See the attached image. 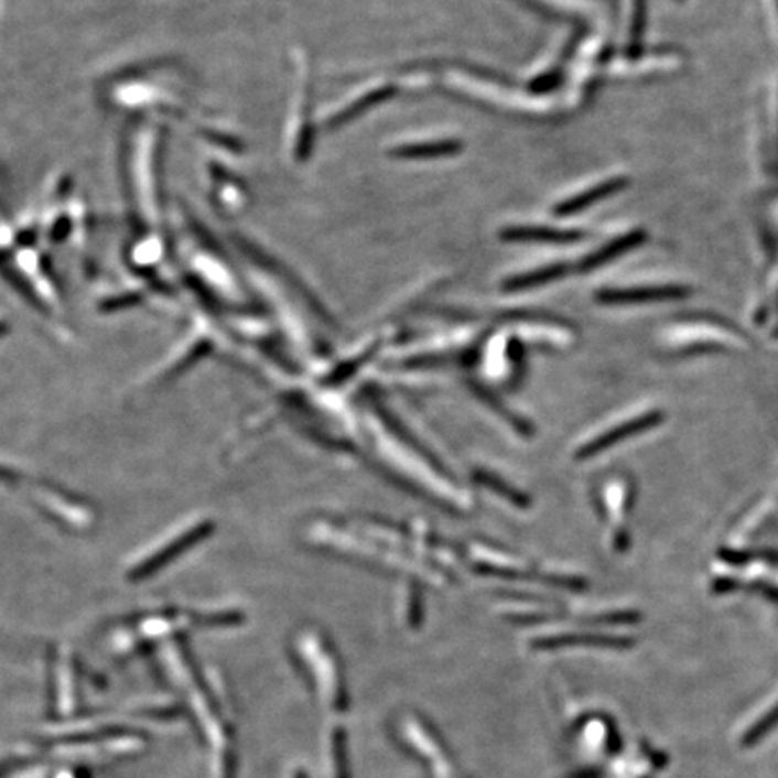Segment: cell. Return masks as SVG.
<instances>
[{
  "instance_id": "2e32d148",
  "label": "cell",
  "mask_w": 778,
  "mask_h": 778,
  "mask_svg": "<svg viewBox=\"0 0 778 778\" xmlns=\"http://www.w3.org/2000/svg\"><path fill=\"white\" fill-rule=\"evenodd\" d=\"M0 334H2V325H0Z\"/></svg>"
},
{
  "instance_id": "6da1fadb",
  "label": "cell",
  "mask_w": 778,
  "mask_h": 778,
  "mask_svg": "<svg viewBox=\"0 0 778 778\" xmlns=\"http://www.w3.org/2000/svg\"><path fill=\"white\" fill-rule=\"evenodd\" d=\"M209 532H212V522L206 519L183 525L173 536H168V538L155 542L153 547H150L149 552L139 555L133 561L132 566L127 570L129 581L149 579L153 573L168 566L170 561H175L177 557L186 553L190 547H195L197 542L203 541L206 536H209Z\"/></svg>"
},
{
  "instance_id": "8fae6325",
  "label": "cell",
  "mask_w": 778,
  "mask_h": 778,
  "mask_svg": "<svg viewBox=\"0 0 778 778\" xmlns=\"http://www.w3.org/2000/svg\"><path fill=\"white\" fill-rule=\"evenodd\" d=\"M395 93H397V89H395L393 85H386L382 89L371 90V93L366 94L363 98L357 99L350 107L341 110V112L332 119L331 127H339V125L350 121L355 116H359V114L371 109L375 105L382 104L386 99L391 98V96H395Z\"/></svg>"
},
{
  "instance_id": "9a60e30c",
  "label": "cell",
  "mask_w": 778,
  "mask_h": 778,
  "mask_svg": "<svg viewBox=\"0 0 778 778\" xmlns=\"http://www.w3.org/2000/svg\"><path fill=\"white\" fill-rule=\"evenodd\" d=\"M764 11H766V20H768L769 31L777 40L778 44V0H763Z\"/></svg>"
},
{
  "instance_id": "ba28073f",
  "label": "cell",
  "mask_w": 778,
  "mask_h": 778,
  "mask_svg": "<svg viewBox=\"0 0 778 778\" xmlns=\"http://www.w3.org/2000/svg\"><path fill=\"white\" fill-rule=\"evenodd\" d=\"M584 237L581 231L553 229V227L514 226L503 229L501 238L507 241H575Z\"/></svg>"
},
{
  "instance_id": "7a4b0ae2",
  "label": "cell",
  "mask_w": 778,
  "mask_h": 778,
  "mask_svg": "<svg viewBox=\"0 0 778 778\" xmlns=\"http://www.w3.org/2000/svg\"><path fill=\"white\" fill-rule=\"evenodd\" d=\"M755 114V158L764 175L778 177V71L764 85Z\"/></svg>"
},
{
  "instance_id": "7c38bea8",
  "label": "cell",
  "mask_w": 778,
  "mask_h": 778,
  "mask_svg": "<svg viewBox=\"0 0 778 778\" xmlns=\"http://www.w3.org/2000/svg\"><path fill=\"white\" fill-rule=\"evenodd\" d=\"M630 2H633V11H630L629 25V55L638 58L641 53L644 31H646L647 2L646 0H630Z\"/></svg>"
},
{
  "instance_id": "52a82bcc",
  "label": "cell",
  "mask_w": 778,
  "mask_h": 778,
  "mask_svg": "<svg viewBox=\"0 0 778 778\" xmlns=\"http://www.w3.org/2000/svg\"><path fill=\"white\" fill-rule=\"evenodd\" d=\"M627 640L618 636L601 635V633H562V635L542 636L536 640L541 649H561L573 646L622 647Z\"/></svg>"
},
{
  "instance_id": "277c9868",
  "label": "cell",
  "mask_w": 778,
  "mask_h": 778,
  "mask_svg": "<svg viewBox=\"0 0 778 778\" xmlns=\"http://www.w3.org/2000/svg\"><path fill=\"white\" fill-rule=\"evenodd\" d=\"M690 289L685 285H649L636 289H609L598 294V301L607 305H638V303H652V301L680 300L689 296Z\"/></svg>"
},
{
  "instance_id": "e0dca14e",
  "label": "cell",
  "mask_w": 778,
  "mask_h": 778,
  "mask_svg": "<svg viewBox=\"0 0 778 778\" xmlns=\"http://www.w3.org/2000/svg\"><path fill=\"white\" fill-rule=\"evenodd\" d=\"M676 2H683V0H676Z\"/></svg>"
},
{
  "instance_id": "8992f818",
  "label": "cell",
  "mask_w": 778,
  "mask_h": 778,
  "mask_svg": "<svg viewBox=\"0 0 778 778\" xmlns=\"http://www.w3.org/2000/svg\"><path fill=\"white\" fill-rule=\"evenodd\" d=\"M627 184H629V179L626 177L607 179V181H602L601 184L590 187L587 192L575 195V197L568 198L564 203L559 204V206L555 207V213L557 215H561V217H566V215H572V213L582 212V209L593 206V204L598 203L602 198L609 197L613 193L622 192Z\"/></svg>"
},
{
  "instance_id": "3957f363",
  "label": "cell",
  "mask_w": 778,
  "mask_h": 778,
  "mask_svg": "<svg viewBox=\"0 0 778 778\" xmlns=\"http://www.w3.org/2000/svg\"><path fill=\"white\" fill-rule=\"evenodd\" d=\"M660 420L661 414L658 413V411H646V413L635 414V417H629L627 420L616 422V424L609 425V428L604 429L601 433L595 434L593 439L586 440V442L579 447V451H576L575 458H592V456H596V454L604 453L607 449H612L613 445L618 444V442H624V440L629 439V436H635V434L652 428V425L658 424Z\"/></svg>"
},
{
  "instance_id": "5b68a950",
  "label": "cell",
  "mask_w": 778,
  "mask_h": 778,
  "mask_svg": "<svg viewBox=\"0 0 778 778\" xmlns=\"http://www.w3.org/2000/svg\"><path fill=\"white\" fill-rule=\"evenodd\" d=\"M646 240L647 233L644 231V229H633V231L615 238V240L609 241L607 246L602 247L598 251L584 258L581 263V271H590V269H596V267L604 266V263H609V261L615 260L616 257H622V255L633 251L636 247H640Z\"/></svg>"
},
{
  "instance_id": "5bb4252c",
  "label": "cell",
  "mask_w": 778,
  "mask_h": 778,
  "mask_svg": "<svg viewBox=\"0 0 778 778\" xmlns=\"http://www.w3.org/2000/svg\"><path fill=\"white\" fill-rule=\"evenodd\" d=\"M778 724V701L771 704V709L766 712V714L760 715L757 723L748 728V732L744 734V743L754 744L757 741L763 739L764 735L768 734L769 730L775 728Z\"/></svg>"
},
{
  "instance_id": "4fadbf2b",
  "label": "cell",
  "mask_w": 778,
  "mask_h": 778,
  "mask_svg": "<svg viewBox=\"0 0 778 778\" xmlns=\"http://www.w3.org/2000/svg\"><path fill=\"white\" fill-rule=\"evenodd\" d=\"M476 479L482 483L483 487H488L490 490H494V493H498L499 496H503L507 501L514 503L516 507H527L528 499L525 498L521 493H518L516 488L510 487L508 483L496 478V474L482 473V471H479V473L476 474Z\"/></svg>"
},
{
  "instance_id": "9c48e42d",
  "label": "cell",
  "mask_w": 778,
  "mask_h": 778,
  "mask_svg": "<svg viewBox=\"0 0 778 778\" xmlns=\"http://www.w3.org/2000/svg\"><path fill=\"white\" fill-rule=\"evenodd\" d=\"M462 150H464V143H460L458 139H442V141H429V143L406 144V147L391 150V155L397 159L417 161V159L445 158V155L460 153Z\"/></svg>"
},
{
  "instance_id": "30bf717a",
  "label": "cell",
  "mask_w": 778,
  "mask_h": 778,
  "mask_svg": "<svg viewBox=\"0 0 778 778\" xmlns=\"http://www.w3.org/2000/svg\"><path fill=\"white\" fill-rule=\"evenodd\" d=\"M566 272L568 266H562V263L541 267V269H536V271L525 272V274H519V277L508 278V280L503 281V291H528V289H532V287H539L542 285V283H548V281L564 277Z\"/></svg>"
}]
</instances>
